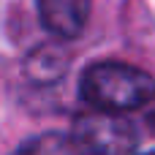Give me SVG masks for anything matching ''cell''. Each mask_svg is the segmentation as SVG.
Wrapping results in <instances>:
<instances>
[{
    "label": "cell",
    "instance_id": "1",
    "mask_svg": "<svg viewBox=\"0 0 155 155\" xmlns=\"http://www.w3.org/2000/svg\"><path fill=\"white\" fill-rule=\"evenodd\" d=\"M79 95L98 112H134L155 101V79L128 63H93L79 79Z\"/></svg>",
    "mask_w": 155,
    "mask_h": 155
},
{
    "label": "cell",
    "instance_id": "2",
    "mask_svg": "<svg viewBox=\"0 0 155 155\" xmlns=\"http://www.w3.org/2000/svg\"><path fill=\"white\" fill-rule=\"evenodd\" d=\"M71 139L84 155H139L136 125L112 112L90 109L76 114Z\"/></svg>",
    "mask_w": 155,
    "mask_h": 155
},
{
    "label": "cell",
    "instance_id": "3",
    "mask_svg": "<svg viewBox=\"0 0 155 155\" xmlns=\"http://www.w3.org/2000/svg\"><path fill=\"white\" fill-rule=\"evenodd\" d=\"M38 3V14H41V25L54 35V38H76L90 16V5L93 0H35Z\"/></svg>",
    "mask_w": 155,
    "mask_h": 155
},
{
    "label": "cell",
    "instance_id": "4",
    "mask_svg": "<svg viewBox=\"0 0 155 155\" xmlns=\"http://www.w3.org/2000/svg\"><path fill=\"white\" fill-rule=\"evenodd\" d=\"M11 155H84L71 136L63 134H41L22 142Z\"/></svg>",
    "mask_w": 155,
    "mask_h": 155
},
{
    "label": "cell",
    "instance_id": "5",
    "mask_svg": "<svg viewBox=\"0 0 155 155\" xmlns=\"http://www.w3.org/2000/svg\"><path fill=\"white\" fill-rule=\"evenodd\" d=\"M147 125H150V131L155 134V109L150 112V114H147Z\"/></svg>",
    "mask_w": 155,
    "mask_h": 155
},
{
    "label": "cell",
    "instance_id": "6",
    "mask_svg": "<svg viewBox=\"0 0 155 155\" xmlns=\"http://www.w3.org/2000/svg\"><path fill=\"white\" fill-rule=\"evenodd\" d=\"M144 155H155V153H144Z\"/></svg>",
    "mask_w": 155,
    "mask_h": 155
}]
</instances>
